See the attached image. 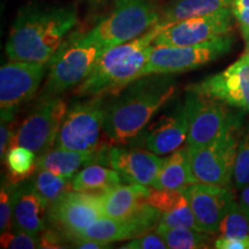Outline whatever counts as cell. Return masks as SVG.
I'll return each mask as SVG.
<instances>
[{
    "mask_svg": "<svg viewBox=\"0 0 249 249\" xmlns=\"http://www.w3.org/2000/svg\"><path fill=\"white\" fill-rule=\"evenodd\" d=\"M176 91V82L169 74H155L140 77L112 95L104 111L107 138L116 144L135 141Z\"/></svg>",
    "mask_w": 249,
    "mask_h": 249,
    "instance_id": "cell-1",
    "label": "cell"
},
{
    "mask_svg": "<svg viewBox=\"0 0 249 249\" xmlns=\"http://www.w3.org/2000/svg\"><path fill=\"white\" fill-rule=\"evenodd\" d=\"M76 23L71 6H27L12 26L6 54L11 60L48 64Z\"/></svg>",
    "mask_w": 249,
    "mask_h": 249,
    "instance_id": "cell-2",
    "label": "cell"
},
{
    "mask_svg": "<svg viewBox=\"0 0 249 249\" xmlns=\"http://www.w3.org/2000/svg\"><path fill=\"white\" fill-rule=\"evenodd\" d=\"M164 27L157 23L138 38L105 50L89 75L76 87V95L80 97L112 96L140 79L154 49V40Z\"/></svg>",
    "mask_w": 249,
    "mask_h": 249,
    "instance_id": "cell-3",
    "label": "cell"
},
{
    "mask_svg": "<svg viewBox=\"0 0 249 249\" xmlns=\"http://www.w3.org/2000/svg\"><path fill=\"white\" fill-rule=\"evenodd\" d=\"M160 21V14L151 0H116L113 11L83 38L107 50L138 38Z\"/></svg>",
    "mask_w": 249,
    "mask_h": 249,
    "instance_id": "cell-4",
    "label": "cell"
},
{
    "mask_svg": "<svg viewBox=\"0 0 249 249\" xmlns=\"http://www.w3.org/2000/svg\"><path fill=\"white\" fill-rule=\"evenodd\" d=\"M241 135V117L238 116L208 144L188 147L194 181L231 186Z\"/></svg>",
    "mask_w": 249,
    "mask_h": 249,
    "instance_id": "cell-5",
    "label": "cell"
},
{
    "mask_svg": "<svg viewBox=\"0 0 249 249\" xmlns=\"http://www.w3.org/2000/svg\"><path fill=\"white\" fill-rule=\"evenodd\" d=\"M105 49L89 42L83 36L61 45L48 62L49 73L43 89V98L55 97L76 88L89 75Z\"/></svg>",
    "mask_w": 249,
    "mask_h": 249,
    "instance_id": "cell-6",
    "label": "cell"
},
{
    "mask_svg": "<svg viewBox=\"0 0 249 249\" xmlns=\"http://www.w3.org/2000/svg\"><path fill=\"white\" fill-rule=\"evenodd\" d=\"M233 45V37L224 35L209 42L186 46H155L140 77L155 74L182 73L196 70L226 54Z\"/></svg>",
    "mask_w": 249,
    "mask_h": 249,
    "instance_id": "cell-7",
    "label": "cell"
},
{
    "mask_svg": "<svg viewBox=\"0 0 249 249\" xmlns=\"http://www.w3.org/2000/svg\"><path fill=\"white\" fill-rule=\"evenodd\" d=\"M104 97H89L68 108L54 147L75 151H97L104 130Z\"/></svg>",
    "mask_w": 249,
    "mask_h": 249,
    "instance_id": "cell-8",
    "label": "cell"
},
{
    "mask_svg": "<svg viewBox=\"0 0 249 249\" xmlns=\"http://www.w3.org/2000/svg\"><path fill=\"white\" fill-rule=\"evenodd\" d=\"M67 110V103L64 98L58 96L43 98L21 123L11 147L22 145L33 150L38 157L51 150Z\"/></svg>",
    "mask_w": 249,
    "mask_h": 249,
    "instance_id": "cell-9",
    "label": "cell"
},
{
    "mask_svg": "<svg viewBox=\"0 0 249 249\" xmlns=\"http://www.w3.org/2000/svg\"><path fill=\"white\" fill-rule=\"evenodd\" d=\"M185 107L188 118L189 148L208 144L235 119L226 104L204 93L187 88Z\"/></svg>",
    "mask_w": 249,
    "mask_h": 249,
    "instance_id": "cell-10",
    "label": "cell"
},
{
    "mask_svg": "<svg viewBox=\"0 0 249 249\" xmlns=\"http://www.w3.org/2000/svg\"><path fill=\"white\" fill-rule=\"evenodd\" d=\"M48 64L12 60L0 70L1 121L13 120L21 105L36 95Z\"/></svg>",
    "mask_w": 249,
    "mask_h": 249,
    "instance_id": "cell-11",
    "label": "cell"
},
{
    "mask_svg": "<svg viewBox=\"0 0 249 249\" xmlns=\"http://www.w3.org/2000/svg\"><path fill=\"white\" fill-rule=\"evenodd\" d=\"M232 6L203 17L165 26L154 40L155 46H186L209 42L232 29Z\"/></svg>",
    "mask_w": 249,
    "mask_h": 249,
    "instance_id": "cell-12",
    "label": "cell"
},
{
    "mask_svg": "<svg viewBox=\"0 0 249 249\" xmlns=\"http://www.w3.org/2000/svg\"><path fill=\"white\" fill-rule=\"evenodd\" d=\"M161 213L145 202L132 216L121 219L102 217L75 235L68 238L91 239L103 244H112L139 236L151 232L160 223Z\"/></svg>",
    "mask_w": 249,
    "mask_h": 249,
    "instance_id": "cell-13",
    "label": "cell"
},
{
    "mask_svg": "<svg viewBox=\"0 0 249 249\" xmlns=\"http://www.w3.org/2000/svg\"><path fill=\"white\" fill-rule=\"evenodd\" d=\"M188 88L217 99L230 107L249 112V59L242 54L226 70L188 86Z\"/></svg>",
    "mask_w": 249,
    "mask_h": 249,
    "instance_id": "cell-14",
    "label": "cell"
},
{
    "mask_svg": "<svg viewBox=\"0 0 249 249\" xmlns=\"http://www.w3.org/2000/svg\"><path fill=\"white\" fill-rule=\"evenodd\" d=\"M182 191L201 231L211 235L217 234L223 218L234 201L231 188L214 183L194 182Z\"/></svg>",
    "mask_w": 249,
    "mask_h": 249,
    "instance_id": "cell-15",
    "label": "cell"
},
{
    "mask_svg": "<svg viewBox=\"0 0 249 249\" xmlns=\"http://www.w3.org/2000/svg\"><path fill=\"white\" fill-rule=\"evenodd\" d=\"M49 217L65 230L67 236L75 235L103 216L101 194L71 191L49 208Z\"/></svg>",
    "mask_w": 249,
    "mask_h": 249,
    "instance_id": "cell-16",
    "label": "cell"
},
{
    "mask_svg": "<svg viewBox=\"0 0 249 249\" xmlns=\"http://www.w3.org/2000/svg\"><path fill=\"white\" fill-rule=\"evenodd\" d=\"M188 118L185 103L180 104L170 113L164 114L148 127L135 140L138 145L145 148L158 156L172 154L187 143Z\"/></svg>",
    "mask_w": 249,
    "mask_h": 249,
    "instance_id": "cell-17",
    "label": "cell"
},
{
    "mask_svg": "<svg viewBox=\"0 0 249 249\" xmlns=\"http://www.w3.org/2000/svg\"><path fill=\"white\" fill-rule=\"evenodd\" d=\"M163 161L164 158L149 150L116 145L107 148L104 164L116 170L124 181L151 186Z\"/></svg>",
    "mask_w": 249,
    "mask_h": 249,
    "instance_id": "cell-18",
    "label": "cell"
},
{
    "mask_svg": "<svg viewBox=\"0 0 249 249\" xmlns=\"http://www.w3.org/2000/svg\"><path fill=\"white\" fill-rule=\"evenodd\" d=\"M49 201L33 183L17 187L13 207V229L38 236L49 214Z\"/></svg>",
    "mask_w": 249,
    "mask_h": 249,
    "instance_id": "cell-19",
    "label": "cell"
},
{
    "mask_svg": "<svg viewBox=\"0 0 249 249\" xmlns=\"http://www.w3.org/2000/svg\"><path fill=\"white\" fill-rule=\"evenodd\" d=\"M150 189L141 183H132L113 187L101 193L103 216L113 219L127 218L147 202Z\"/></svg>",
    "mask_w": 249,
    "mask_h": 249,
    "instance_id": "cell-20",
    "label": "cell"
},
{
    "mask_svg": "<svg viewBox=\"0 0 249 249\" xmlns=\"http://www.w3.org/2000/svg\"><path fill=\"white\" fill-rule=\"evenodd\" d=\"M194 182L189 148L186 144L164 158L160 172L150 187L157 189H185Z\"/></svg>",
    "mask_w": 249,
    "mask_h": 249,
    "instance_id": "cell-21",
    "label": "cell"
},
{
    "mask_svg": "<svg viewBox=\"0 0 249 249\" xmlns=\"http://www.w3.org/2000/svg\"><path fill=\"white\" fill-rule=\"evenodd\" d=\"M97 154L98 150L85 152L55 147L38 157L37 169H45L58 176L73 179L81 167L97 158Z\"/></svg>",
    "mask_w": 249,
    "mask_h": 249,
    "instance_id": "cell-22",
    "label": "cell"
},
{
    "mask_svg": "<svg viewBox=\"0 0 249 249\" xmlns=\"http://www.w3.org/2000/svg\"><path fill=\"white\" fill-rule=\"evenodd\" d=\"M234 0H171L160 15L163 26L179 22L187 18L203 17L226 7H231Z\"/></svg>",
    "mask_w": 249,
    "mask_h": 249,
    "instance_id": "cell-23",
    "label": "cell"
},
{
    "mask_svg": "<svg viewBox=\"0 0 249 249\" xmlns=\"http://www.w3.org/2000/svg\"><path fill=\"white\" fill-rule=\"evenodd\" d=\"M123 177L112 167L88 164L71 179V188L76 192L104 193L123 183Z\"/></svg>",
    "mask_w": 249,
    "mask_h": 249,
    "instance_id": "cell-24",
    "label": "cell"
},
{
    "mask_svg": "<svg viewBox=\"0 0 249 249\" xmlns=\"http://www.w3.org/2000/svg\"><path fill=\"white\" fill-rule=\"evenodd\" d=\"M37 160L38 156L30 149L22 145H12L5 156L8 181L18 185L23 180L33 178L37 171Z\"/></svg>",
    "mask_w": 249,
    "mask_h": 249,
    "instance_id": "cell-25",
    "label": "cell"
},
{
    "mask_svg": "<svg viewBox=\"0 0 249 249\" xmlns=\"http://www.w3.org/2000/svg\"><path fill=\"white\" fill-rule=\"evenodd\" d=\"M156 232L160 234L171 249L207 248L210 244L208 233L196 231L189 227H170L157 225Z\"/></svg>",
    "mask_w": 249,
    "mask_h": 249,
    "instance_id": "cell-26",
    "label": "cell"
},
{
    "mask_svg": "<svg viewBox=\"0 0 249 249\" xmlns=\"http://www.w3.org/2000/svg\"><path fill=\"white\" fill-rule=\"evenodd\" d=\"M33 185L36 191L49 201L50 204L67 194L68 192L73 191L71 179L58 176L45 169H37L35 178L33 179Z\"/></svg>",
    "mask_w": 249,
    "mask_h": 249,
    "instance_id": "cell-27",
    "label": "cell"
},
{
    "mask_svg": "<svg viewBox=\"0 0 249 249\" xmlns=\"http://www.w3.org/2000/svg\"><path fill=\"white\" fill-rule=\"evenodd\" d=\"M219 238L244 239L249 236V211L235 200L223 218L219 226Z\"/></svg>",
    "mask_w": 249,
    "mask_h": 249,
    "instance_id": "cell-28",
    "label": "cell"
},
{
    "mask_svg": "<svg viewBox=\"0 0 249 249\" xmlns=\"http://www.w3.org/2000/svg\"><path fill=\"white\" fill-rule=\"evenodd\" d=\"M158 225L170 227H189V229L196 230V231H201L185 193H183L182 198L178 202L176 207L160 214Z\"/></svg>",
    "mask_w": 249,
    "mask_h": 249,
    "instance_id": "cell-29",
    "label": "cell"
},
{
    "mask_svg": "<svg viewBox=\"0 0 249 249\" xmlns=\"http://www.w3.org/2000/svg\"><path fill=\"white\" fill-rule=\"evenodd\" d=\"M233 181L238 189L249 185V128L242 132L236 152Z\"/></svg>",
    "mask_w": 249,
    "mask_h": 249,
    "instance_id": "cell-30",
    "label": "cell"
},
{
    "mask_svg": "<svg viewBox=\"0 0 249 249\" xmlns=\"http://www.w3.org/2000/svg\"><path fill=\"white\" fill-rule=\"evenodd\" d=\"M17 185L2 181L0 191V231L1 233L13 230V207Z\"/></svg>",
    "mask_w": 249,
    "mask_h": 249,
    "instance_id": "cell-31",
    "label": "cell"
},
{
    "mask_svg": "<svg viewBox=\"0 0 249 249\" xmlns=\"http://www.w3.org/2000/svg\"><path fill=\"white\" fill-rule=\"evenodd\" d=\"M182 189L151 188L150 194L147 197V202L163 213L176 207L178 202L182 198Z\"/></svg>",
    "mask_w": 249,
    "mask_h": 249,
    "instance_id": "cell-32",
    "label": "cell"
},
{
    "mask_svg": "<svg viewBox=\"0 0 249 249\" xmlns=\"http://www.w3.org/2000/svg\"><path fill=\"white\" fill-rule=\"evenodd\" d=\"M0 245H1V248L35 249L39 248V238L27 232L13 229L12 231L1 233Z\"/></svg>",
    "mask_w": 249,
    "mask_h": 249,
    "instance_id": "cell-33",
    "label": "cell"
},
{
    "mask_svg": "<svg viewBox=\"0 0 249 249\" xmlns=\"http://www.w3.org/2000/svg\"><path fill=\"white\" fill-rule=\"evenodd\" d=\"M121 248L126 249H166V242L158 234L157 232H149L147 234L132 239L126 245L121 246Z\"/></svg>",
    "mask_w": 249,
    "mask_h": 249,
    "instance_id": "cell-34",
    "label": "cell"
},
{
    "mask_svg": "<svg viewBox=\"0 0 249 249\" xmlns=\"http://www.w3.org/2000/svg\"><path fill=\"white\" fill-rule=\"evenodd\" d=\"M14 124L15 121H1V127H0V158H1V163L5 161L6 152L11 147L12 140L14 136Z\"/></svg>",
    "mask_w": 249,
    "mask_h": 249,
    "instance_id": "cell-35",
    "label": "cell"
},
{
    "mask_svg": "<svg viewBox=\"0 0 249 249\" xmlns=\"http://www.w3.org/2000/svg\"><path fill=\"white\" fill-rule=\"evenodd\" d=\"M214 248L218 249H249V236L244 239L218 238L214 241Z\"/></svg>",
    "mask_w": 249,
    "mask_h": 249,
    "instance_id": "cell-36",
    "label": "cell"
},
{
    "mask_svg": "<svg viewBox=\"0 0 249 249\" xmlns=\"http://www.w3.org/2000/svg\"><path fill=\"white\" fill-rule=\"evenodd\" d=\"M61 236L57 232L45 231L39 238V248H64L61 245Z\"/></svg>",
    "mask_w": 249,
    "mask_h": 249,
    "instance_id": "cell-37",
    "label": "cell"
},
{
    "mask_svg": "<svg viewBox=\"0 0 249 249\" xmlns=\"http://www.w3.org/2000/svg\"><path fill=\"white\" fill-rule=\"evenodd\" d=\"M74 247L82 248V249H102V248H110L111 246L108 244H103V242L91 240V239L85 238H71Z\"/></svg>",
    "mask_w": 249,
    "mask_h": 249,
    "instance_id": "cell-38",
    "label": "cell"
},
{
    "mask_svg": "<svg viewBox=\"0 0 249 249\" xmlns=\"http://www.w3.org/2000/svg\"><path fill=\"white\" fill-rule=\"evenodd\" d=\"M233 15L239 21L240 26L249 28V7L246 8H232Z\"/></svg>",
    "mask_w": 249,
    "mask_h": 249,
    "instance_id": "cell-39",
    "label": "cell"
},
{
    "mask_svg": "<svg viewBox=\"0 0 249 249\" xmlns=\"http://www.w3.org/2000/svg\"><path fill=\"white\" fill-rule=\"evenodd\" d=\"M239 202H240L246 209L249 211V185L241 189V194H240V198H239Z\"/></svg>",
    "mask_w": 249,
    "mask_h": 249,
    "instance_id": "cell-40",
    "label": "cell"
},
{
    "mask_svg": "<svg viewBox=\"0 0 249 249\" xmlns=\"http://www.w3.org/2000/svg\"><path fill=\"white\" fill-rule=\"evenodd\" d=\"M241 28V33H242V36H244V39H245V44H246V48H245V55L249 59V28L248 27H242Z\"/></svg>",
    "mask_w": 249,
    "mask_h": 249,
    "instance_id": "cell-41",
    "label": "cell"
},
{
    "mask_svg": "<svg viewBox=\"0 0 249 249\" xmlns=\"http://www.w3.org/2000/svg\"><path fill=\"white\" fill-rule=\"evenodd\" d=\"M249 7V0H234L232 8H246Z\"/></svg>",
    "mask_w": 249,
    "mask_h": 249,
    "instance_id": "cell-42",
    "label": "cell"
},
{
    "mask_svg": "<svg viewBox=\"0 0 249 249\" xmlns=\"http://www.w3.org/2000/svg\"><path fill=\"white\" fill-rule=\"evenodd\" d=\"M91 1L93 2V4H97L98 5V4H101L102 1H104V0H91Z\"/></svg>",
    "mask_w": 249,
    "mask_h": 249,
    "instance_id": "cell-43",
    "label": "cell"
}]
</instances>
